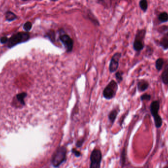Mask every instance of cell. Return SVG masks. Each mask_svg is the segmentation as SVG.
I'll list each match as a JSON object with an SVG mask.
<instances>
[{
  "mask_svg": "<svg viewBox=\"0 0 168 168\" xmlns=\"http://www.w3.org/2000/svg\"><path fill=\"white\" fill-rule=\"evenodd\" d=\"M158 20L161 24L168 22V13L166 12H161L158 15Z\"/></svg>",
  "mask_w": 168,
  "mask_h": 168,
  "instance_id": "cell-13",
  "label": "cell"
},
{
  "mask_svg": "<svg viewBox=\"0 0 168 168\" xmlns=\"http://www.w3.org/2000/svg\"><path fill=\"white\" fill-rule=\"evenodd\" d=\"M9 39L7 37H3L0 39V42L1 43V44H6L9 41Z\"/></svg>",
  "mask_w": 168,
  "mask_h": 168,
  "instance_id": "cell-22",
  "label": "cell"
},
{
  "mask_svg": "<svg viewBox=\"0 0 168 168\" xmlns=\"http://www.w3.org/2000/svg\"><path fill=\"white\" fill-rule=\"evenodd\" d=\"M160 45L164 50L168 49V32L164 34V37L161 39Z\"/></svg>",
  "mask_w": 168,
  "mask_h": 168,
  "instance_id": "cell-10",
  "label": "cell"
},
{
  "mask_svg": "<svg viewBox=\"0 0 168 168\" xmlns=\"http://www.w3.org/2000/svg\"><path fill=\"white\" fill-rule=\"evenodd\" d=\"M118 114V110H117V109H115L110 112V113L109 114V120L112 124L114 123V122L115 121V119L117 118Z\"/></svg>",
  "mask_w": 168,
  "mask_h": 168,
  "instance_id": "cell-12",
  "label": "cell"
},
{
  "mask_svg": "<svg viewBox=\"0 0 168 168\" xmlns=\"http://www.w3.org/2000/svg\"><path fill=\"white\" fill-rule=\"evenodd\" d=\"M149 86V84L145 81V80H141L140 81L137 85V88L139 91H145V90H147Z\"/></svg>",
  "mask_w": 168,
  "mask_h": 168,
  "instance_id": "cell-11",
  "label": "cell"
},
{
  "mask_svg": "<svg viewBox=\"0 0 168 168\" xmlns=\"http://www.w3.org/2000/svg\"><path fill=\"white\" fill-rule=\"evenodd\" d=\"M33 27V24L31 22L27 21L24 24L23 26V28L25 31L27 32H29V31L31 30Z\"/></svg>",
  "mask_w": 168,
  "mask_h": 168,
  "instance_id": "cell-19",
  "label": "cell"
},
{
  "mask_svg": "<svg viewBox=\"0 0 168 168\" xmlns=\"http://www.w3.org/2000/svg\"><path fill=\"white\" fill-rule=\"evenodd\" d=\"M161 78L164 84L168 85V71L166 69L164 70L161 75Z\"/></svg>",
  "mask_w": 168,
  "mask_h": 168,
  "instance_id": "cell-18",
  "label": "cell"
},
{
  "mask_svg": "<svg viewBox=\"0 0 168 168\" xmlns=\"http://www.w3.org/2000/svg\"><path fill=\"white\" fill-rule=\"evenodd\" d=\"M150 112L153 117L158 115V111L159 110L160 103L158 101H153L150 105Z\"/></svg>",
  "mask_w": 168,
  "mask_h": 168,
  "instance_id": "cell-8",
  "label": "cell"
},
{
  "mask_svg": "<svg viewBox=\"0 0 168 168\" xmlns=\"http://www.w3.org/2000/svg\"><path fill=\"white\" fill-rule=\"evenodd\" d=\"M66 149L64 147H60L55 151L52 157L51 163L55 168H58L66 160Z\"/></svg>",
  "mask_w": 168,
  "mask_h": 168,
  "instance_id": "cell-2",
  "label": "cell"
},
{
  "mask_svg": "<svg viewBox=\"0 0 168 168\" xmlns=\"http://www.w3.org/2000/svg\"><path fill=\"white\" fill-rule=\"evenodd\" d=\"M165 69H166V70H167L168 71V64L166 66Z\"/></svg>",
  "mask_w": 168,
  "mask_h": 168,
  "instance_id": "cell-27",
  "label": "cell"
},
{
  "mask_svg": "<svg viewBox=\"0 0 168 168\" xmlns=\"http://www.w3.org/2000/svg\"><path fill=\"white\" fill-rule=\"evenodd\" d=\"M153 117L154 118L155 126L157 128H160L162 124V120L161 117L159 115V114Z\"/></svg>",
  "mask_w": 168,
  "mask_h": 168,
  "instance_id": "cell-16",
  "label": "cell"
},
{
  "mask_svg": "<svg viewBox=\"0 0 168 168\" xmlns=\"http://www.w3.org/2000/svg\"><path fill=\"white\" fill-rule=\"evenodd\" d=\"M121 56V53L117 52L112 57L109 67L110 72L114 73L117 71L119 66V61Z\"/></svg>",
  "mask_w": 168,
  "mask_h": 168,
  "instance_id": "cell-7",
  "label": "cell"
},
{
  "mask_svg": "<svg viewBox=\"0 0 168 168\" xmlns=\"http://www.w3.org/2000/svg\"><path fill=\"white\" fill-rule=\"evenodd\" d=\"M123 73L121 72V71H118L116 72L115 74V77L117 80V82L118 83H121V82L123 81Z\"/></svg>",
  "mask_w": 168,
  "mask_h": 168,
  "instance_id": "cell-20",
  "label": "cell"
},
{
  "mask_svg": "<svg viewBox=\"0 0 168 168\" xmlns=\"http://www.w3.org/2000/svg\"><path fill=\"white\" fill-rule=\"evenodd\" d=\"M21 1H28V0H21Z\"/></svg>",
  "mask_w": 168,
  "mask_h": 168,
  "instance_id": "cell-29",
  "label": "cell"
},
{
  "mask_svg": "<svg viewBox=\"0 0 168 168\" xmlns=\"http://www.w3.org/2000/svg\"><path fill=\"white\" fill-rule=\"evenodd\" d=\"M168 30V26H162L160 27L159 28V31H160L161 33L162 32H164V31H167Z\"/></svg>",
  "mask_w": 168,
  "mask_h": 168,
  "instance_id": "cell-24",
  "label": "cell"
},
{
  "mask_svg": "<svg viewBox=\"0 0 168 168\" xmlns=\"http://www.w3.org/2000/svg\"><path fill=\"white\" fill-rule=\"evenodd\" d=\"M4 17L6 18V21H7L9 22L14 21L18 18V16L15 13H14L13 12L10 10H7L4 13Z\"/></svg>",
  "mask_w": 168,
  "mask_h": 168,
  "instance_id": "cell-9",
  "label": "cell"
},
{
  "mask_svg": "<svg viewBox=\"0 0 168 168\" xmlns=\"http://www.w3.org/2000/svg\"><path fill=\"white\" fill-rule=\"evenodd\" d=\"M118 90V84L115 81L112 80L104 88L103 92V97L106 99H111L115 96Z\"/></svg>",
  "mask_w": 168,
  "mask_h": 168,
  "instance_id": "cell-4",
  "label": "cell"
},
{
  "mask_svg": "<svg viewBox=\"0 0 168 168\" xmlns=\"http://www.w3.org/2000/svg\"><path fill=\"white\" fill-rule=\"evenodd\" d=\"M147 31L145 28L140 29L137 31L133 42V48L136 51L140 52L144 49V40Z\"/></svg>",
  "mask_w": 168,
  "mask_h": 168,
  "instance_id": "cell-3",
  "label": "cell"
},
{
  "mask_svg": "<svg viewBox=\"0 0 168 168\" xmlns=\"http://www.w3.org/2000/svg\"><path fill=\"white\" fill-rule=\"evenodd\" d=\"M30 39V33L27 31H20L13 34L9 39L7 42V46L12 48L17 44L26 42Z\"/></svg>",
  "mask_w": 168,
  "mask_h": 168,
  "instance_id": "cell-1",
  "label": "cell"
},
{
  "mask_svg": "<svg viewBox=\"0 0 168 168\" xmlns=\"http://www.w3.org/2000/svg\"><path fill=\"white\" fill-rule=\"evenodd\" d=\"M45 37H47L52 42H54L56 39V34L54 30H50L46 34Z\"/></svg>",
  "mask_w": 168,
  "mask_h": 168,
  "instance_id": "cell-14",
  "label": "cell"
},
{
  "mask_svg": "<svg viewBox=\"0 0 168 168\" xmlns=\"http://www.w3.org/2000/svg\"><path fill=\"white\" fill-rule=\"evenodd\" d=\"M140 9L144 13H145L148 9V1L147 0H140L139 1Z\"/></svg>",
  "mask_w": 168,
  "mask_h": 168,
  "instance_id": "cell-15",
  "label": "cell"
},
{
  "mask_svg": "<svg viewBox=\"0 0 168 168\" xmlns=\"http://www.w3.org/2000/svg\"><path fill=\"white\" fill-rule=\"evenodd\" d=\"M59 39L61 42L64 45L66 51L70 53L72 51L74 45V41L68 34H61L59 37Z\"/></svg>",
  "mask_w": 168,
  "mask_h": 168,
  "instance_id": "cell-6",
  "label": "cell"
},
{
  "mask_svg": "<svg viewBox=\"0 0 168 168\" xmlns=\"http://www.w3.org/2000/svg\"><path fill=\"white\" fill-rule=\"evenodd\" d=\"M151 99V96L150 94H144L141 96V99L142 101L144 100H150Z\"/></svg>",
  "mask_w": 168,
  "mask_h": 168,
  "instance_id": "cell-21",
  "label": "cell"
},
{
  "mask_svg": "<svg viewBox=\"0 0 168 168\" xmlns=\"http://www.w3.org/2000/svg\"><path fill=\"white\" fill-rule=\"evenodd\" d=\"M105 0H97V2L99 4H103Z\"/></svg>",
  "mask_w": 168,
  "mask_h": 168,
  "instance_id": "cell-26",
  "label": "cell"
},
{
  "mask_svg": "<svg viewBox=\"0 0 168 168\" xmlns=\"http://www.w3.org/2000/svg\"><path fill=\"white\" fill-rule=\"evenodd\" d=\"M72 152L76 157H79L81 155V153H80V151H78L75 149H74V148L72 149Z\"/></svg>",
  "mask_w": 168,
  "mask_h": 168,
  "instance_id": "cell-25",
  "label": "cell"
},
{
  "mask_svg": "<svg viewBox=\"0 0 168 168\" xmlns=\"http://www.w3.org/2000/svg\"><path fill=\"white\" fill-rule=\"evenodd\" d=\"M51 1H58V0H50Z\"/></svg>",
  "mask_w": 168,
  "mask_h": 168,
  "instance_id": "cell-28",
  "label": "cell"
},
{
  "mask_svg": "<svg viewBox=\"0 0 168 168\" xmlns=\"http://www.w3.org/2000/svg\"><path fill=\"white\" fill-rule=\"evenodd\" d=\"M84 139H81L80 140H79L77 141L76 144V145L77 146L78 148H80L82 147V145H83V143H84Z\"/></svg>",
  "mask_w": 168,
  "mask_h": 168,
  "instance_id": "cell-23",
  "label": "cell"
},
{
  "mask_svg": "<svg viewBox=\"0 0 168 168\" xmlns=\"http://www.w3.org/2000/svg\"><path fill=\"white\" fill-rule=\"evenodd\" d=\"M164 168H168V166H167V167H164Z\"/></svg>",
  "mask_w": 168,
  "mask_h": 168,
  "instance_id": "cell-30",
  "label": "cell"
},
{
  "mask_svg": "<svg viewBox=\"0 0 168 168\" xmlns=\"http://www.w3.org/2000/svg\"><path fill=\"white\" fill-rule=\"evenodd\" d=\"M164 64V60L162 58H159L156 61L155 66L157 70L158 71L161 70Z\"/></svg>",
  "mask_w": 168,
  "mask_h": 168,
  "instance_id": "cell-17",
  "label": "cell"
},
{
  "mask_svg": "<svg viewBox=\"0 0 168 168\" xmlns=\"http://www.w3.org/2000/svg\"><path fill=\"white\" fill-rule=\"evenodd\" d=\"M102 159V153L99 150H93L91 153L90 160L91 165L90 168H100V163Z\"/></svg>",
  "mask_w": 168,
  "mask_h": 168,
  "instance_id": "cell-5",
  "label": "cell"
}]
</instances>
